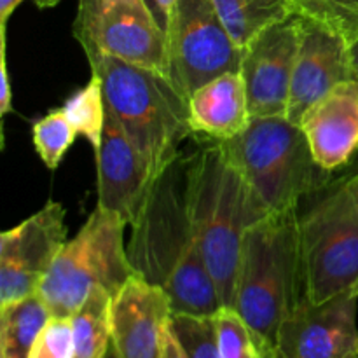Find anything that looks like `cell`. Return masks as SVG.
<instances>
[{
	"instance_id": "cell-8",
	"label": "cell",
	"mask_w": 358,
	"mask_h": 358,
	"mask_svg": "<svg viewBox=\"0 0 358 358\" xmlns=\"http://www.w3.org/2000/svg\"><path fill=\"white\" fill-rule=\"evenodd\" d=\"M166 41L170 77L187 98L222 73L240 72L243 49L231 38L213 0H175Z\"/></svg>"
},
{
	"instance_id": "cell-37",
	"label": "cell",
	"mask_w": 358,
	"mask_h": 358,
	"mask_svg": "<svg viewBox=\"0 0 358 358\" xmlns=\"http://www.w3.org/2000/svg\"><path fill=\"white\" fill-rule=\"evenodd\" d=\"M357 358H358V355H357Z\"/></svg>"
},
{
	"instance_id": "cell-33",
	"label": "cell",
	"mask_w": 358,
	"mask_h": 358,
	"mask_svg": "<svg viewBox=\"0 0 358 358\" xmlns=\"http://www.w3.org/2000/svg\"><path fill=\"white\" fill-rule=\"evenodd\" d=\"M58 2L59 0H35V3H37L41 9H49V7H55Z\"/></svg>"
},
{
	"instance_id": "cell-11",
	"label": "cell",
	"mask_w": 358,
	"mask_h": 358,
	"mask_svg": "<svg viewBox=\"0 0 358 358\" xmlns=\"http://www.w3.org/2000/svg\"><path fill=\"white\" fill-rule=\"evenodd\" d=\"M358 297L352 294L313 304L303 297L276 334L278 358H357Z\"/></svg>"
},
{
	"instance_id": "cell-35",
	"label": "cell",
	"mask_w": 358,
	"mask_h": 358,
	"mask_svg": "<svg viewBox=\"0 0 358 358\" xmlns=\"http://www.w3.org/2000/svg\"><path fill=\"white\" fill-rule=\"evenodd\" d=\"M352 56H353V65H355L357 80H358V42L355 45H352Z\"/></svg>"
},
{
	"instance_id": "cell-31",
	"label": "cell",
	"mask_w": 358,
	"mask_h": 358,
	"mask_svg": "<svg viewBox=\"0 0 358 358\" xmlns=\"http://www.w3.org/2000/svg\"><path fill=\"white\" fill-rule=\"evenodd\" d=\"M157 2V7H159L161 10V16L164 17V21H168V14H170L171 7H173L175 0H156Z\"/></svg>"
},
{
	"instance_id": "cell-3",
	"label": "cell",
	"mask_w": 358,
	"mask_h": 358,
	"mask_svg": "<svg viewBox=\"0 0 358 358\" xmlns=\"http://www.w3.org/2000/svg\"><path fill=\"white\" fill-rule=\"evenodd\" d=\"M304 297L297 210L271 212L245 233L233 308L275 346L280 325Z\"/></svg>"
},
{
	"instance_id": "cell-32",
	"label": "cell",
	"mask_w": 358,
	"mask_h": 358,
	"mask_svg": "<svg viewBox=\"0 0 358 358\" xmlns=\"http://www.w3.org/2000/svg\"><path fill=\"white\" fill-rule=\"evenodd\" d=\"M145 2H147V6L150 7V10H152V13H154V16L157 17V21H159V23H161V27H163L164 30H166V21H164V17L161 16V10H159V7H157L156 0H145Z\"/></svg>"
},
{
	"instance_id": "cell-18",
	"label": "cell",
	"mask_w": 358,
	"mask_h": 358,
	"mask_svg": "<svg viewBox=\"0 0 358 358\" xmlns=\"http://www.w3.org/2000/svg\"><path fill=\"white\" fill-rule=\"evenodd\" d=\"M220 21L240 49L259 34L294 16L290 0H213Z\"/></svg>"
},
{
	"instance_id": "cell-9",
	"label": "cell",
	"mask_w": 358,
	"mask_h": 358,
	"mask_svg": "<svg viewBox=\"0 0 358 358\" xmlns=\"http://www.w3.org/2000/svg\"><path fill=\"white\" fill-rule=\"evenodd\" d=\"M73 35L86 56L105 55L170 76L166 30L145 0H107Z\"/></svg>"
},
{
	"instance_id": "cell-19",
	"label": "cell",
	"mask_w": 358,
	"mask_h": 358,
	"mask_svg": "<svg viewBox=\"0 0 358 358\" xmlns=\"http://www.w3.org/2000/svg\"><path fill=\"white\" fill-rule=\"evenodd\" d=\"M49 318L51 313L38 292L0 306V358H28Z\"/></svg>"
},
{
	"instance_id": "cell-4",
	"label": "cell",
	"mask_w": 358,
	"mask_h": 358,
	"mask_svg": "<svg viewBox=\"0 0 358 358\" xmlns=\"http://www.w3.org/2000/svg\"><path fill=\"white\" fill-rule=\"evenodd\" d=\"M101 80L105 103L156 178L182 156L192 133L189 98L170 76L129 65L105 55L87 56Z\"/></svg>"
},
{
	"instance_id": "cell-24",
	"label": "cell",
	"mask_w": 358,
	"mask_h": 358,
	"mask_svg": "<svg viewBox=\"0 0 358 358\" xmlns=\"http://www.w3.org/2000/svg\"><path fill=\"white\" fill-rule=\"evenodd\" d=\"M34 145L38 157L49 170H56L72 147L77 131L63 108H55L38 119L31 128Z\"/></svg>"
},
{
	"instance_id": "cell-7",
	"label": "cell",
	"mask_w": 358,
	"mask_h": 358,
	"mask_svg": "<svg viewBox=\"0 0 358 358\" xmlns=\"http://www.w3.org/2000/svg\"><path fill=\"white\" fill-rule=\"evenodd\" d=\"M299 231L304 297L313 304L358 297V201L348 177L299 215Z\"/></svg>"
},
{
	"instance_id": "cell-13",
	"label": "cell",
	"mask_w": 358,
	"mask_h": 358,
	"mask_svg": "<svg viewBox=\"0 0 358 358\" xmlns=\"http://www.w3.org/2000/svg\"><path fill=\"white\" fill-rule=\"evenodd\" d=\"M96 205L117 213L131 227L157 178L108 108L96 149Z\"/></svg>"
},
{
	"instance_id": "cell-30",
	"label": "cell",
	"mask_w": 358,
	"mask_h": 358,
	"mask_svg": "<svg viewBox=\"0 0 358 358\" xmlns=\"http://www.w3.org/2000/svg\"><path fill=\"white\" fill-rule=\"evenodd\" d=\"M23 0H0V30H6L7 20Z\"/></svg>"
},
{
	"instance_id": "cell-22",
	"label": "cell",
	"mask_w": 358,
	"mask_h": 358,
	"mask_svg": "<svg viewBox=\"0 0 358 358\" xmlns=\"http://www.w3.org/2000/svg\"><path fill=\"white\" fill-rule=\"evenodd\" d=\"M66 117L76 128L77 135L84 136L96 150L103 136L105 119H107V103L101 80L91 73V80L84 87L72 94L63 105Z\"/></svg>"
},
{
	"instance_id": "cell-20",
	"label": "cell",
	"mask_w": 358,
	"mask_h": 358,
	"mask_svg": "<svg viewBox=\"0 0 358 358\" xmlns=\"http://www.w3.org/2000/svg\"><path fill=\"white\" fill-rule=\"evenodd\" d=\"M112 294L93 289L72 315L76 358H107L112 346Z\"/></svg>"
},
{
	"instance_id": "cell-5",
	"label": "cell",
	"mask_w": 358,
	"mask_h": 358,
	"mask_svg": "<svg viewBox=\"0 0 358 358\" xmlns=\"http://www.w3.org/2000/svg\"><path fill=\"white\" fill-rule=\"evenodd\" d=\"M219 143L269 212L297 210L303 198L332 184V173L315 163L301 126L282 115L252 117L241 135Z\"/></svg>"
},
{
	"instance_id": "cell-14",
	"label": "cell",
	"mask_w": 358,
	"mask_h": 358,
	"mask_svg": "<svg viewBox=\"0 0 358 358\" xmlns=\"http://www.w3.org/2000/svg\"><path fill=\"white\" fill-rule=\"evenodd\" d=\"M171 301L163 287L135 273L110 304L112 350L117 358H161Z\"/></svg>"
},
{
	"instance_id": "cell-29",
	"label": "cell",
	"mask_w": 358,
	"mask_h": 358,
	"mask_svg": "<svg viewBox=\"0 0 358 358\" xmlns=\"http://www.w3.org/2000/svg\"><path fill=\"white\" fill-rule=\"evenodd\" d=\"M161 358H189L184 346L180 345V341H178L177 336H175L173 329H171V322L166 329V334H164L163 357Z\"/></svg>"
},
{
	"instance_id": "cell-2",
	"label": "cell",
	"mask_w": 358,
	"mask_h": 358,
	"mask_svg": "<svg viewBox=\"0 0 358 358\" xmlns=\"http://www.w3.org/2000/svg\"><path fill=\"white\" fill-rule=\"evenodd\" d=\"M187 208L220 303L233 308L245 233L271 212L213 140L187 156Z\"/></svg>"
},
{
	"instance_id": "cell-25",
	"label": "cell",
	"mask_w": 358,
	"mask_h": 358,
	"mask_svg": "<svg viewBox=\"0 0 358 358\" xmlns=\"http://www.w3.org/2000/svg\"><path fill=\"white\" fill-rule=\"evenodd\" d=\"M171 329L189 358H220L213 317L171 315Z\"/></svg>"
},
{
	"instance_id": "cell-23",
	"label": "cell",
	"mask_w": 358,
	"mask_h": 358,
	"mask_svg": "<svg viewBox=\"0 0 358 358\" xmlns=\"http://www.w3.org/2000/svg\"><path fill=\"white\" fill-rule=\"evenodd\" d=\"M294 14L317 23L350 45L358 42V0H290Z\"/></svg>"
},
{
	"instance_id": "cell-1",
	"label": "cell",
	"mask_w": 358,
	"mask_h": 358,
	"mask_svg": "<svg viewBox=\"0 0 358 358\" xmlns=\"http://www.w3.org/2000/svg\"><path fill=\"white\" fill-rule=\"evenodd\" d=\"M128 255L138 275L163 287L173 315L213 317L222 308L189 217L187 156L175 159L154 182L131 226Z\"/></svg>"
},
{
	"instance_id": "cell-27",
	"label": "cell",
	"mask_w": 358,
	"mask_h": 358,
	"mask_svg": "<svg viewBox=\"0 0 358 358\" xmlns=\"http://www.w3.org/2000/svg\"><path fill=\"white\" fill-rule=\"evenodd\" d=\"M6 30H0V115L13 112V91H10L9 70H7Z\"/></svg>"
},
{
	"instance_id": "cell-17",
	"label": "cell",
	"mask_w": 358,
	"mask_h": 358,
	"mask_svg": "<svg viewBox=\"0 0 358 358\" xmlns=\"http://www.w3.org/2000/svg\"><path fill=\"white\" fill-rule=\"evenodd\" d=\"M189 115L192 133L205 140L226 142L241 135L252 121L241 72H226L199 86L189 96Z\"/></svg>"
},
{
	"instance_id": "cell-12",
	"label": "cell",
	"mask_w": 358,
	"mask_h": 358,
	"mask_svg": "<svg viewBox=\"0 0 358 358\" xmlns=\"http://www.w3.org/2000/svg\"><path fill=\"white\" fill-rule=\"evenodd\" d=\"M299 45V16L280 21L243 49L240 72L252 117H287L290 80Z\"/></svg>"
},
{
	"instance_id": "cell-28",
	"label": "cell",
	"mask_w": 358,
	"mask_h": 358,
	"mask_svg": "<svg viewBox=\"0 0 358 358\" xmlns=\"http://www.w3.org/2000/svg\"><path fill=\"white\" fill-rule=\"evenodd\" d=\"M105 2L107 0H79V9H77V17L73 21V28L83 27L87 21L93 20Z\"/></svg>"
},
{
	"instance_id": "cell-36",
	"label": "cell",
	"mask_w": 358,
	"mask_h": 358,
	"mask_svg": "<svg viewBox=\"0 0 358 358\" xmlns=\"http://www.w3.org/2000/svg\"><path fill=\"white\" fill-rule=\"evenodd\" d=\"M107 358H117V355H115V353H114V350H110V352H108Z\"/></svg>"
},
{
	"instance_id": "cell-21",
	"label": "cell",
	"mask_w": 358,
	"mask_h": 358,
	"mask_svg": "<svg viewBox=\"0 0 358 358\" xmlns=\"http://www.w3.org/2000/svg\"><path fill=\"white\" fill-rule=\"evenodd\" d=\"M213 320L220 358H278L275 346L259 338L234 308L222 306Z\"/></svg>"
},
{
	"instance_id": "cell-10",
	"label": "cell",
	"mask_w": 358,
	"mask_h": 358,
	"mask_svg": "<svg viewBox=\"0 0 358 358\" xmlns=\"http://www.w3.org/2000/svg\"><path fill=\"white\" fill-rule=\"evenodd\" d=\"M66 212L48 201L37 213L0 234V306L38 292L63 245Z\"/></svg>"
},
{
	"instance_id": "cell-16",
	"label": "cell",
	"mask_w": 358,
	"mask_h": 358,
	"mask_svg": "<svg viewBox=\"0 0 358 358\" xmlns=\"http://www.w3.org/2000/svg\"><path fill=\"white\" fill-rule=\"evenodd\" d=\"M313 159L334 173L358 152V80H346L315 101L299 121Z\"/></svg>"
},
{
	"instance_id": "cell-6",
	"label": "cell",
	"mask_w": 358,
	"mask_h": 358,
	"mask_svg": "<svg viewBox=\"0 0 358 358\" xmlns=\"http://www.w3.org/2000/svg\"><path fill=\"white\" fill-rule=\"evenodd\" d=\"M126 222L96 205L79 233L59 250L38 294L51 317H72L93 289L114 296L135 275L124 243Z\"/></svg>"
},
{
	"instance_id": "cell-26",
	"label": "cell",
	"mask_w": 358,
	"mask_h": 358,
	"mask_svg": "<svg viewBox=\"0 0 358 358\" xmlns=\"http://www.w3.org/2000/svg\"><path fill=\"white\" fill-rule=\"evenodd\" d=\"M28 358H76L72 317H51L35 339Z\"/></svg>"
},
{
	"instance_id": "cell-15",
	"label": "cell",
	"mask_w": 358,
	"mask_h": 358,
	"mask_svg": "<svg viewBox=\"0 0 358 358\" xmlns=\"http://www.w3.org/2000/svg\"><path fill=\"white\" fill-rule=\"evenodd\" d=\"M346 80H357L352 45L299 16V45L290 80L287 119L299 124L315 101Z\"/></svg>"
},
{
	"instance_id": "cell-34",
	"label": "cell",
	"mask_w": 358,
	"mask_h": 358,
	"mask_svg": "<svg viewBox=\"0 0 358 358\" xmlns=\"http://www.w3.org/2000/svg\"><path fill=\"white\" fill-rule=\"evenodd\" d=\"M348 180H350V184H352V189H353V192H355L357 201H358V170L355 171V173L350 175Z\"/></svg>"
}]
</instances>
